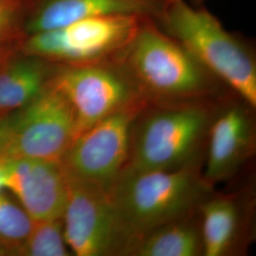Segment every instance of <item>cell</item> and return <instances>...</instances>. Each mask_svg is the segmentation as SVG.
Returning <instances> with one entry per match:
<instances>
[{"mask_svg":"<svg viewBox=\"0 0 256 256\" xmlns=\"http://www.w3.org/2000/svg\"><path fill=\"white\" fill-rule=\"evenodd\" d=\"M50 82L72 104L77 136L113 114L150 104L117 58L88 64H55Z\"/></svg>","mask_w":256,"mask_h":256,"instance_id":"cell-5","label":"cell"},{"mask_svg":"<svg viewBox=\"0 0 256 256\" xmlns=\"http://www.w3.org/2000/svg\"><path fill=\"white\" fill-rule=\"evenodd\" d=\"M153 20L230 92L256 108V54L244 37L230 32L208 10L188 0H160Z\"/></svg>","mask_w":256,"mask_h":256,"instance_id":"cell-3","label":"cell"},{"mask_svg":"<svg viewBox=\"0 0 256 256\" xmlns=\"http://www.w3.org/2000/svg\"><path fill=\"white\" fill-rule=\"evenodd\" d=\"M150 104L214 100L230 92L202 62L151 18L117 57Z\"/></svg>","mask_w":256,"mask_h":256,"instance_id":"cell-1","label":"cell"},{"mask_svg":"<svg viewBox=\"0 0 256 256\" xmlns=\"http://www.w3.org/2000/svg\"><path fill=\"white\" fill-rule=\"evenodd\" d=\"M19 50L0 60V115H9L32 101L46 88L54 64Z\"/></svg>","mask_w":256,"mask_h":256,"instance_id":"cell-14","label":"cell"},{"mask_svg":"<svg viewBox=\"0 0 256 256\" xmlns=\"http://www.w3.org/2000/svg\"><path fill=\"white\" fill-rule=\"evenodd\" d=\"M190 3H192V5H196V6H203L204 2L206 0H188Z\"/></svg>","mask_w":256,"mask_h":256,"instance_id":"cell-20","label":"cell"},{"mask_svg":"<svg viewBox=\"0 0 256 256\" xmlns=\"http://www.w3.org/2000/svg\"><path fill=\"white\" fill-rule=\"evenodd\" d=\"M144 108L113 114L77 136L61 160L66 174L110 192L128 166L134 122Z\"/></svg>","mask_w":256,"mask_h":256,"instance_id":"cell-9","label":"cell"},{"mask_svg":"<svg viewBox=\"0 0 256 256\" xmlns=\"http://www.w3.org/2000/svg\"><path fill=\"white\" fill-rule=\"evenodd\" d=\"M4 188L12 192L34 221L63 218L68 176L61 162L32 158L0 160Z\"/></svg>","mask_w":256,"mask_h":256,"instance_id":"cell-11","label":"cell"},{"mask_svg":"<svg viewBox=\"0 0 256 256\" xmlns=\"http://www.w3.org/2000/svg\"><path fill=\"white\" fill-rule=\"evenodd\" d=\"M63 214L68 247L77 256H132L140 238L122 220L110 192L68 176Z\"/></svg>","mask_w":256,"mask_h":256,"instance_id":"cell-6","label":"cell"},{"mask_svg":"<svg viewBox=\"0 0 256 256\" xmlns=\"http://www.w3.org/2000/svg\"><path fill=\"white\" fill-rule=\"evenodd\" d=\"M198 214L204 256L245 254L254 238V200L250 194L212 191Z\"/></svg>","mask_w":256,"mask_h":256,"instance_id":"cell-12","label":"cell"},{"mask_svg":"<svg viewBox=\"0 0 256 256\" xmlns=\"http://www.w3.org/2000/svg\"><path fill=\"white\" fill-rule=\"evenodd\" d=\"M132 256H204L198 210L147 232Z\"/></svg>","mask_w":256,"mask_h":256,"instance_id":"cell-15","label":"cell"},{"mask_svg":"<svg viewBox=\"0 0 256 256\" xmlns=\"http://www.w3.org/2000/svg\"><path fill=\"white\" fill-rule=\"evenodd\" d=\"M7 250L4 248L3 246H1V242H0V254H3V252H6Z\"/></svg>","mask_w":256,"mask_h":256,"instance_id":"cell-23","label":"cell"},{"mask_svg":"<svg viewBox=\"0 0 256 256\" xmlns=\"http://www.w3.org/2000/svg\"><path fill=\"white\" fill-rule=\"evenodd\" d=\"M214 190L202 166L176 170L126 168L110 196L128 227L140 238L147 232L198 210Z\"/></svg>","mask_w":256,"mask_h":256,"instance_id":"cell-4","label":"cell"},{"mask_svg":"<svg viewBox=\"0 0 256 256\" xmlns=\"http://www.w3.org/2000/svg\"><path fill=\"white\" fill-rule=\"evenodd\" d=\"M144 18L106 16L80 19L28 36L19 50L54 64H88L111 60L130 42Z\"/></svg>","mask_w":256,"mask_h":256,"instance_id":"cell-7","label":"cell"},{"mask_svg":"<svg viewBox=\"0 0 256 256\" xmlns=\"http://www.w3.org/2000/svg\"><path fill=\"white\" fill-rule=\"evenodd\" d=\"M230 94L220 102L207 140L202 176L212 188L234 178L256 153V108Z\"/></svg>","mask_w":256,"mask_h":256,"instance_id":"cell-10","label":"cell"},{"mask_svg":"<svg viewBox=\"0 0 256 256\" xmlns=\"http://www.w3.org/2000/svg\"><path fill=\"white\" fill-rule=\"evenodd\" d=\"M226 96L149 104L134 122L126 168L144 171L202 166L212 122Z\"/></svg>","mask_w":256,"mask_h":256,"instance_id":"cell-2","label":"cell"},{"mask_svg":"<svg viewBox=\"0 0 256 256\" xmlns=\"http://www.w3.org/2000/svg\"><path fill=\"white\" fill-rule=\"evenodd\" d=\"M18 252L28 256H68L70 250L64 236L63 220L34 221L27 238L21 241Z\"/></svg>","mask_w":256,"mask_h":256,"instance_id":"cell-16","label":"cell"},{"mask_svg":"<svg viewBox=\"0 0 256 256\" xmlns=\"http://www.w3.org/2000/svg\"><path fill=\"white\" fill-rule=\"evenodd\" d=\"M32 0H0V54L20 48Z\"/></svg>","mask_w":256,"mask_h":256,"instance_id":"cell-17","label":"cell"},{"mask_svg":"<svg viewBox=\"0 0 256 256\" xmlns=\"http://www.w3.org/2000/svg\"><path fill=\"white\" fill-rule=\"evenodd\" d=\"M160 4V0H32L25 36L94 16H137L154 19Z\"/></svg>","mask_w":256,"mask_h":256,"instance_id":"cell-13","label":"cell"},{"mask_svg":"<svg viewBox=\"0 0 256 256\" xmlns=\"http://www.w3.org/2000/svg\"><path fill=\"white\" fill-rule=\"evenodd\" d=\"M12 117L9 115H0V156L8 140Z\"/></svg>","mask_w":256,"mask_h":256,"instance_id":"cell-19","label":"cell"},{"mask_svg":"<svg viewBox=\"0 0 256 256\" xmlns=\"http://www.w3.org/2000/svg\"><path fill=\"white\" fill-rule=\"evenodd\" d=\"M14 52H16V50H14ZM7 52V54H0V60H2L3 58H5L7 55H9L10 54H12V52Z\"/></svg>","mask_w":256,"mask_h":256,"instance_id":"cell-22","label":"cell"},{"mask_svg":"<svg viewBox=\"0 0 256 256\" xmlns=\"http://www.w3.org/2000/svg\"><path fill=\"white\" fill-rule=\"evenodd\" d=\"M77 136L74 108L50 81L27 106L12 116L1 160L32 158L61 162Z\"/></svg>","mask_w":256,"mask_h":256,"instance_id":"cell-8","label":"cell"},{"mask_svg":"<svg viewBox=\"0 0 256 256\" xmlns=\"http://www.w3.org/2000/svg\"><path fill=\"white\" fill-rule=\"evenodd\" d=\"M34 220L3 192H0V239L20 243L27 238Z\"/></svg>","mask_w":256,"mask_h":256,"instance_id":"cell-18","label":"cell"},{"mask_svg":"<svg viewBox=\"0 0 256 256\" xmlns=\"http://www.w3.org/2000/svg\"><path fill=\"white\" fill-rule=\"evenodd\" d=\"M4 180H3V176H2V172L0 170V192H3L4 190Z\"/></svg>","mask_w":256,"mask_h":256,"instance_id":"cell-21","label":"cell"}]
</instances>
